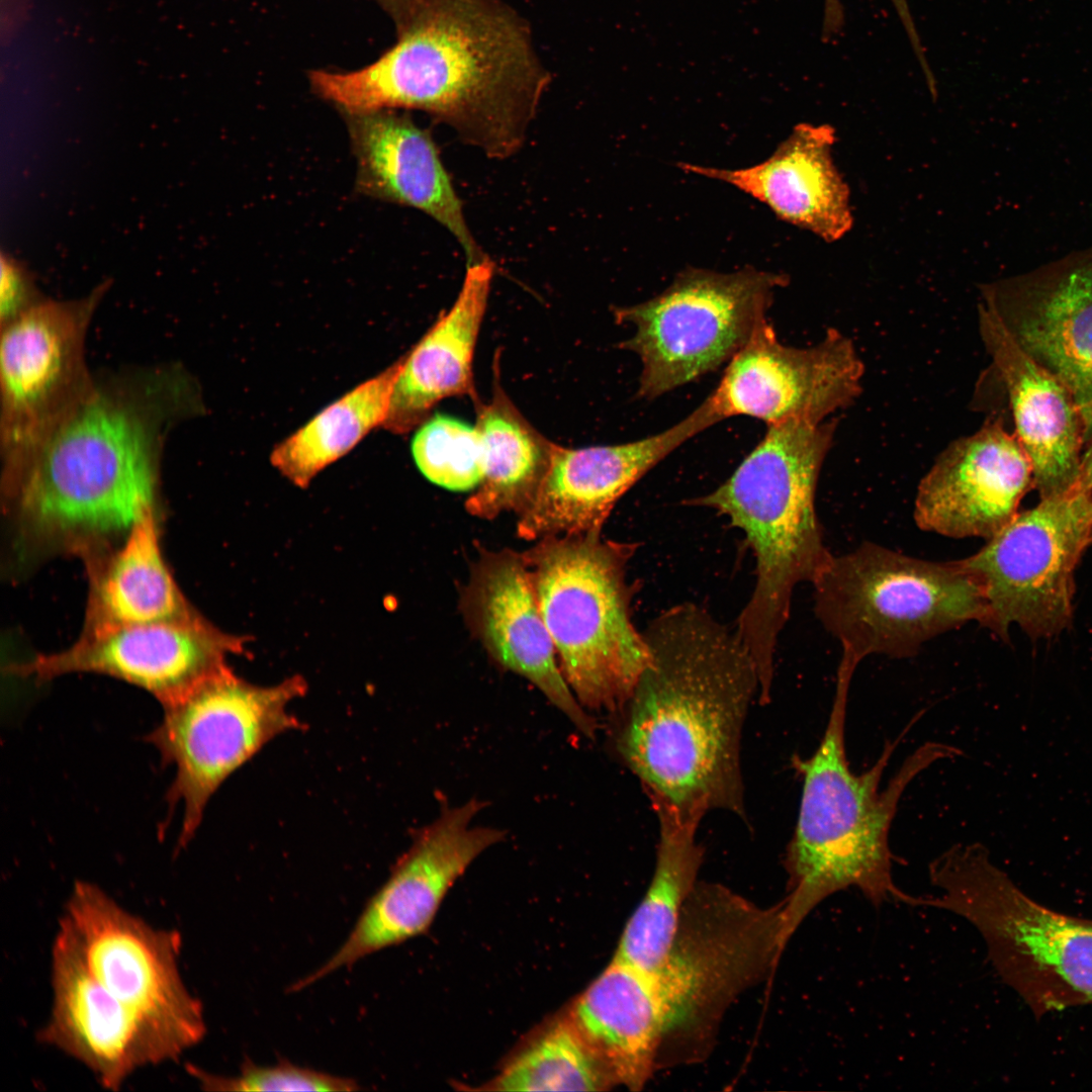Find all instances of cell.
Listing matches in <instances>:
<instances>
[{
	"mask_svg": "<svg viewBox=\"0 0 1092 1092\" xmlns=\"http://www.w3.org/2000/svg\"><path fill=\"white\" fill-rule=\"evenodd\" d=\"M651 661L612 715L613 747L653 810L700 824L714 810L746 821L741 740L757 668L735 632L681 603L643 631Z\"/></svg>",
	"mask_w": 1092,
	"mask_h": 1092,
	"instance_id": "cell-1",
	"label": "cell"
},
{
	"mask_svg": "<svg viewBox=\"0 0 1092 1092\" xmlns=\"http://www.w3.org/2000/svg\"><path fill=\"white\" fill-rule=\"evenodd\" d=\"M177 366L94 380L27 463L2 483L21 536L86 563L156 511L160 458L176 421L200 412Z\"/></svg>",
	"mask_w": 1092,
	"mask_h": 1092,
	"instance_id": "cell-2",
	"label": "cell"
},
{
	"mask_svg": "<svg viewBox=\"0 0 1092 1092\" xmlns=\"http://www.w3.org/2000/svg\"><path fill=\"white\" fill-rule=\"evenodd\" d=\"M395 27L371 64L310 71L312 92L343 115L422 110L489 158L516 154L550 82L526 21L504 0H426Z\"/></svg>",
	"mask_w": 1092,
	"mask_h": 1092,
	"instance_id": "cell-3",
	"label": "cell"
},
{
	"mask_svg": "<svg viewBox=\"0 0 1092 1092\" xmlns=\"http://www.w3.org/2000/svg\"><path fill=\"white\" fill-rule=\"evenodd\" d=\"M857 664L841 657L827 725L812 755L796 759L803 787L785 868L788 893L781 902L788 939L823 900L856 888L876 907L898 901L914 906L915 896L894 883L889 836L899 802L909 785L936 761L962 754L939 742L920 745L881 789L882 776L905 731L889 741L867 770H851L845 750L850 681Z\"/></svg>",
	"mask_w": 1092,
	"mask_h": 1092,
	"instance_id": "cell-4",
	"label": "cell"
},
{
	"mask_svg": "<svg viewBox=\"0 0 1092 1092\" xmlns=\"http://www.w3.org/2000/svg\"><path fill=\"white\" fill-rule=\"evenodd\" d=\"M826 421L768 425L724 483L687 503L727 517L752 549L755 584L735 634L763 685L774 680L776 650L794 589L812 583L832 556L815 508L819 473L835 432V423Z\"/></svg>",
	"mask_w": 1092,
	"mask_h": 1092,
	"instance_id": "cell-5",
	"label": "cell"
},
{
	"mask_svg": "<svg viewBox=\"0 0 1092 1092\" xmlns=\"http://www.w3.org/2000/svg\"><path fill=\"white\" fill-rule=\"evenodd\" d=\"M602 531L548 536L523 552L561 671L586 711L617 713L651 661L627 578L639 544Z\"/></svg>",
	"mask_w": 1092,
	"mask_h": 1092,
	"instance_id": "cell-6",
	"label": "cell"
},
{
	"mask_svg": "<svg viewBox=\"0 0 1092 1092\" xmlns=\"http://www.w3.org/2000/svg\"><path fill=\"white\" fill-rule=\"evenodd\" d=\"M929 877L940 890L929 897V907L976 927L997 974L1036 1018L1092 1004V920L1031 899L980 843L951 846Z\"/></svg>",
	"mask_w": 1092,
	"mask_h": 1092,
	"instance_id": "cell-7",
	"label": "cell"
},
{
	"mask_svg": "<svg viewBox=\"0 0 1092 1092\" xmlns=\"http://www.w3.org/2000/svg\"><path fill=\"white\" fill-rule=\"evenodd\" d=\"M812 584L817 618L859 661L913 656L985 616L981 585L963 559L930 561L872 542L832 555Z\"/></svg>",
	"mask_w": 1092,
	"mask_h": 1092,
	"instance_id": "cell-8",
	"label": "cell"
},
{
	"mask_svg": "<svg viewBox=\"0 0 1092 1092\" xmlns=\"http://www.w3.org/2000/svg\"><path fill=\"white\" fill-rule=\"evenodd\" d=\"M788 278L753 267L732 273L687 268L654 297L613 309L634 335L621 349L639 356L638 395L651 399L728 363L766 320Z\"/></svg>",
	"mask_w": 1092,
	"mask_h": 1092,
	"instance_id": "cell-9",
	"label": "cell"
},
{
	"mask_svg": "<svg viewBox=\"0 0 1092 1092\" xmlns=\"http://www.w3.org/2000/svg\"><path fill=\"white\" fill-rule=\"evenodd\" d=\"M306 688L299 675L255 686L226 666L163 707V720L147 740L176 768L168 801L183 805L181 845L193 837L207 802L233 771L275 736L302 727L288 705Z\"/></svg>",
	"mask_w": 1092,
	"mask_h": 1092,
	"instance_id": "cell-10",
	"label": "cell"
},
{
	"mask_svg": "<svg viewBox=\"0 0 1092 1092\" xmlns=\"http://www.w3.org/2000/svg\"><path fill=\"white\" fill-rule=\"evenodd\" d=\"M1092 543V497L1078 482L1014 518L964 558L985 600L982 625L1002 639L1017 626L1050 638L1072 621L1075 571Z\"/></svg>",
	"mask_w": 1092,
	"mask_h": 1092,
	"instance_id": "cell-11",
	"label": "cell"
},
{
	"mask_svg": "<svg viewBox=\"0 0 1092 1092\" xmlns=\"http://www.w3.org/2000/svg\"><path fill=\"white\" fill-rule=\"evenodd\" d=\"M787 942L781 902L762 909L719 884L698 882L666 959L651 972L666 1011L665 1040L708 1028L776 966Z\"/></svg>",
	"mask_w": 1092,
	"mask_h": 1092,
	"instance_id": "cell-12",
	"label": "cell"
},
{
	"mask_svg": "<svg viewBox=\"0 0 1092 1092\" xmlns=\"http://www.w3.org/2000/svg\"><path fill=\"white\" fill-rule=\"evenodd\" d=\"M107 287L76 300L43 299L1 327L2 481L19 472L90 390L85 336Z\"/></svg>",
	"mask_w": 1092,
	"mask_h": 1092,
	"instance_id": "cell-13",
	"label": "cell"
},
{
	"mask_svg": "<svg viewBox=\"0 0 1092 1092\" xmlns=\"http://www.w3.org/2000/svg\"><path fill=\"white\" fill-rule=\"evenodd\" d=\"M61 920L91 974L127 1009L181 1053L202 1039V1005L178 968V932L154 928L87 882L75 884Z\"/></svg>",
	"mask_w": 1092,
	"mask_h": 1092,
	"instance_id": "cell-14",
	"label": "cell"
},
{
	"mask_svg": "<svg viewBox=\"0 0 1092 1092\" xmlns=\"http://www.w3.org/2000/svg\"><path fill=\"white\" fill-rule=\"evenodd\" d=\"M484 803L446 808L414 837L388 880L369 899L350 934L324 965L291 985L300 991L339 969L425 932L455 881L485 849L503 840L498 828L473 825Z\"/></svg>",
	"mask_w": 1092,
	"mask_h": 1092,
	"instance_id": "cell-15",
	"label": "cell"
},
{
	"mask_svg": "<svg viewBox=\"0 0 1092 1092\" xmlns=\"http://www.w3.org/2000/svg\"><path fill=\"white\" fill-rule=\"evenodd\" d=\"M863 365L851 341L830 331L818 344L780 342L767 320L727 363L708 396L723 420L735 416L768 425L791 419L823 422L859 394Z\"/></svg>",
	"mask_w": 1092,
	"mask_h": 1092,
	"instance_id": "cell-16",
	"label": "cell"
},
{
	"mask_svg": "<svg viewBox=\"0 0 1092 1092\" xmlns=\"http://www.w3.org/2000/svg\"><path fill=\"white\" fill-rule=\"evenodd\" d=\"M248 639L220 631L202 616L191 621L83 630L64 651L11 664V673L44 680L95 672L138 686L168 706L229 666Z\"/></svg>",
	"mask_w": 1092,
	"mask_h": 1092,
	"instance_id": "cell-17",
	"label": "cell"
},
{
	"mask_svg": "<svg viewBox=\"0 0 1092 1092\" xmlns=\"http://www.w3.org/2000/svg\"><path fill=\"white\" fill-rule=\"evenodd\" d=\"M980 306L1063 381L1092 436V253L988 284ZM1087 440V441H1088Z\"/></svg>",
	"mask_w": 1092,
	"mask_h": 1092,
	"instance_id": "cell-18",
	"label": "cell"
},
{
	"mask_svg": "<svg viewBox=\"0 0 1092 1092\" xmlns=\"http://www.w3.org/2000/svg\"><path fill=\"white\" fill-rule=\"evenodd\" d=\"M721 422L708 398L672 427L634 442L580 449L553 445L518 535L526 540L602 531L616 503L681 444Z\"/></svg>",
	"mask_w": 1092,
	"mask_h": 1092,
	"instance_id": "cell-19",
	"label": "cell"
},
{
	"mask_svg": "<svg viewBox=\"0 0 1092 1092\" xmlns=\"http://www.w3.org/2000/svg\"><path fill=\"white\" fill-rule=\"evenodd\" d=\"M460 610L498 665L528 679L583 735H596L598 723L561 671L523 553L480 549L462 587Z\"/></svg>",
	"mask_w": 1092,
	"mask_h": 1092,
	"instance_id": "cell-20",
	"label": "cell"
},
{
	"mask_svg": "<svg viewBox=\"0 0 1092 1092\" xmlns=\"http://www.w3.org/2000/svg\"><path fill=\"white\" fill-rule=\"evenodd\" d=\"M53 1007L37 1036L118 1089L139 1068L176 1060L180 1051L109 993L87 968L60 921L52 950Z\"/></svg>",
	"mask_w": 1092,
	"mask_h": 1092,
	"instance_id": "cell-21",
	"label": "cell"
},
{
	"mask_svg": "<svg viewBox=\"0 0 1092 1092\" xmlns=\"http://www.w3.org/2000/svg\"><path fill=\"white\" fill-rule=\"evenodd\" d=\"M1030 488V459L995 418L939 454L919 483L914 520L921 530L945 537L988 540L1019 512Z\"/></svg>",
	"mask_w": 1092,
	"mask_h": 1092,
	"instance_id": "cell-22",
	"label": "cell"
},
{
	"mask_svg": "<svg viewBox=\"0 0 1092 1092\" xmlns=\"http://www.w3.org/2000/svg\"><path fill=\"white\" fill-rule=\"evenodd\" d=\"M979 330L1007 393L1014 434L1028 455L1039 497L1074 487L1080 478L1087 426L1068 386L1024 352L979 306Z\"/></svg>",
	"mask_w": 1092,
	"mask_h": 1092,
	"instance_id": "cell-23",
	"label": "cell"
},
{
	"mask_svg": "<svg viewBox=\"0 0 1092 1092\" xmlns=\"http://www.w3.org/2000/svg\"><path fill=\"white\" fill-rule=\"evenodd\" d=\"M344 117L357 161L358 193L426 212L456 238L467 265L487 258L468 229L461 200L428 130L394 110Z\"/></svg>",
	"mask_w": 1092,
	"mask_h": 1092,
	"instance_id": "cell-24",
	"label": "cell"
},
{
	"mask_svg": "<svg viewBox=\"0 0 1092 1092\" xmlns=\"http://www.w3.org/2000/svg\"><path fill=\"white\" fill-rule=\"evenodd\" d=\"M834 130L800 123L764 161L741 169L679 163L687 173L728 183L765 204L780 219L827 242L852 223L849 192L831 157Z\"/></svg>",
	"mask_w": 1092,
	"mask_h": 1092,
	"instance_id": "cell-25",
	"label": "cell"
},
{
	"mask_svg": "<svg viewBox=\"0 0 1092 1092\" xmlns=\"http://www.w3.org/2000/svg\"><path fill=\"white\" fill-rule=\"evenodd\" d=\"M493 271L488 257L467 265L453 305L403 356L382 428L405 434L440 400L472 391V360Z\"/></svg>",
	"mask_w": 1092,
	"mask_h": 1092,
	"instance_id": "cell-26",
	"label": "cell"
},
{
	"mask_svg": "<svg viewBox=\"0 0 1092 1092\" xmlns=\"http://www.w3.org/2000/svg\"><path fill=\"white\" fill-rule=\"evenodd\" d=\"M570 1018L614 1084L631 1090L646 1084L667 1028L650 972L612 960L576 1000Z\"/></svg>",
	"mask_w": 1092,
	"mask_h": 1092,
	"instance_id": "cell-27",
	"label": "cell"
},
{
	"mask_svg": "<svg viewBox=\"0 0 1092 1092\" xmlns=\"http://www.w3.org/2000/svg\"><path fill=\"white\" fill-rule=\"evenodd\" d=\"M87 568L90 588L84 630L201 616L188 604L164 560L156 511L138 520L120 545L87 563Z\"/></svg>",
	"mask_w": 1092,
	"mask_h": 1092,
	"instance_id": "cell-28",
	"label": "cell"
},
{
	"mask_svg": "<svg viewBox=\"0 0 1092 1092\" xmlns=\"http://www.w3.org/2000/svg\"><path fill=\"white\" fill-rule=\"evenodd\" d=\"M659 838L647 890L628 919L613 960L653 972L666 959L684 907L696 888L705 849L697 840L699 824L663 809L654 810Z\"/></svg>",
	"mask_w": 1092,
	"mask_h": 1092,
	"instance_id": "cell-29",
	"label": "cell"
},
{
	"mask_svg": "<svg viewBox=\"0 0 1092 1092\" xmlns=\"http://www.w3.org/2000/svg\"><path fill=\"white\" fill-rule=\"evenodd\" d=\"M485 450V471L467 498V512L491 520L522 513L533 499L550 463L553 443L539 434L495 385L491 400L478 414Z\"/></svg>",
	"mask_w": 1092,
	"mask_h": 1092,
	"instance_id": "cell-30",
	"label": "cell"
},
{
	"mask_svg": "<svg viewBox=\"0 0 1092 1092\" xmlns=\"http://www.w3.org/2000/svg\"><path fill=\"white\" fill-rule=\"evenodd\" d=\"M402 364L403 357L321 411L275 446L272 465L296 486L306 487L321 470L383 425Z\"/></svg>",
	"mask_w": 1092,
	"mask_h": 1092,
	"instance_id": "cell-31",
	"label": "cell"
},
{
	"mask_svg": "<svg viewBox=\"0 0 1092 1092\" xmlns=\"http://www.w3.org/2000/svg\"><path fill=\"white\" fill-rule=\"evenodd\" d=\"M614 1085L571 1018L553 1023L493 1080L499 1091H602Z\"/></svg>",
	"mask_w": 1092,
	"mask_h": 1092,
	"instance_id": "cell-32",
	"label": "cell"
},
{
	"mask_svg": "<svg viewBox=\"0 0 1092 1092\" xmlns=\"http://www.w3.org/2000/svg\"><path fill=\"white\" fill-rule=\"evenodd\" d=\"M414 460L434 484L454 491L476 488L485 471V450L476 426L435 414L416 432Z\"/></svg>",
	"mask_w": 1092,
	"mask_h": 1092,
	"instance_id": "cell-33",
	"label": "cell"
},
{
	"mask_svg": "<svg viewBox=\"0 0 1092 1092\" xmlns=\"http://www.w3.org/2000/svg\"><path fill=\"white\" fill-rule=\"evenodd\" d=\"M189 1070L201 1088L208 1091L350 1092L361 1089L352 1078L296 1066L286 1060L273 1066H259L246 1059L235 1077L210 1074L196 1067Z\"/></svg>",
	"mask_w": 1092,
	"mask_h": 1092,
	"instance_id": "cell-34",
	"label": "cell"
},
{
	"mask_svg": "<svg viewBox=\"0 0 1092 1092\" xmlns=\"http://www.w3.org/2000/svg\"><path fill=\"white\" fill-rule=\"evenodd\" d=\"M32 275L16 259L2 252L0 321L4 327L42 301Z\"/></svg>",
	"mask_w": 1092,
	"mask_h": 1092,
	"instance_id": "cell-35",
	"label": "cell"
},
{
	"mask_svg": "<svg viewBox=\"0 0 1092 1092\" xmlns=\"http://www.w3.org/2000/svg\"><path fill=\"white\" fill-rule=\"evenodd\" d=\"M899 19L907 33L909 42L914 51L917 61H924L926 56L924 55V48L921 43L920 36L918 34L915 22L913 20L908 0H891Z\"/></svg>",
	"mask_w": 1092,
	"mask_h": 1092,
	"instance_id": "cell-36",
	"label": "cell"
},
{
	"mask_svg": "<svg viewBox=\"0 0 1092 1092\" xmlns=\"http://www.w3.org/2000/svg\"><path fill=\"white\" fill-rule=\"evenodd\" d=\"M392 18L395 26L408 18L425 0H374Z\"/></svg>",
	"mask_w": 1092,
	"mask_h": 1092,
	"instance_id": "cell-37",
	"label": "cell"
},
{
	"mask_svg": "<svg viewBox=\"0 0 1092 1092\" xmlns=\"http://www.w3.org/2000/svg\"><path fill=\"white\" fill-rule=\"evenodd\" d=\"M1079 483L1092 497V436L1087 441L1082 453Z\"/></svg>",
	"mask_w": 1092,
	"mask_h": 1092,
	"instance_id": "cell-38",
	"label": "cell"
}]
</instances>
